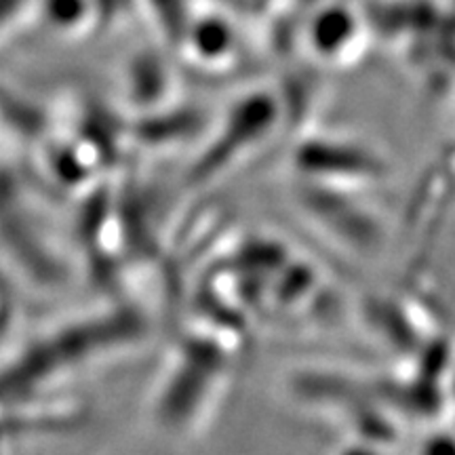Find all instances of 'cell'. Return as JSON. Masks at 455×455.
I'll use <instances>...</instances> for the list:
<instances>
[{
  "mask_svg": "<svg viewBox=\"0 0 455 455\" xmlns=\"http://www.w3.org/2000/svg\"><path fill=\"white\" fill-rule=\"evenodd\" d=\"M146 331L138 312L118 310L112 315L72 323L47 338L32 341L0 373V403L34 395L43 384L83 365L101 352L140 339Z\"/></svg>",
  "mask_w": 455,
  "mask_h": 455,
  "instance_id": "6da1fadb",
  "label": "cell"
},
{
  "mask_svg": "<svg viewBox=\"0 0 455 455\" xmlns=\"http://www.w3.org/2000/svg\"><path fill=\"white\" fill-rule=\"evenodd\" d=\"M275 123V100L268 95H251L241 100L226 114L224 124H220L218 138L209 144L207 152L198 158L192 169V180L201 181L224 173L232 163L249 155L261 140L268 138Z\"/></svg>",
  "mask_w": 455,
  "mask_h": 455,
  "instance_id": "7a4b0ae2",
  "label": "cell"
},
{
  "mask_svg": "<svg viewBox=\"0 0 455 455\" xmlns=\"http://www.w3.org/2000/svg\"><path fill=\"white\" fill-rule=\"evenodd\" d=\"M0 232L28 275L38 281H55L60 276V266L44 249L36 228H32L30 215L17 198L15 184L4 175H0Z\"/></svg>",
  "mask_w": 455,
  "mask_h": 455,
  "instance_id": "3957f363",
  "label": "cell"
},
{
  "mask_svg": "<svg viewBox=\"0 0 455 455\" xmlns=\"http://www.w3.org/2000/svg\"><path fill=\"white\" fill-rule=\"evenodd\" d=\"M213 355H203L201 346H184L175 371L164 384L158 398V418L171 428H184L188 419L196 413L198 398L204 396L207 386L215 373L212 365Z\"/></svg>",
  "mask_w": 455,
  "mask_h": 455,
  "instance_id": "277c9868",
  "label": "cell"
},
{
  "mask_svg": "<svg viewBox=\"0 0 455 455\" xmlns=\"http://www.w3.org/2000/svg\"><path fill=\"white\" fill-rule=\"evenodd\" d=\"M298 167L310 175L312 180H321L327 184L338 178L346 180H373L382 173V163L367 150L346 141H315L301 146L298 155Z\"/></svg>",
  "mask_w": 455,
  "mask_h": 455,
  "instance_id": "5b68a950",
  "label": "cell"
},
{
  "mask_svg": "<svg viewBox=\"0 0 455 455\" xmlns=\"http://www.w3.org/2000/svg\"><path fill=\"white\" fill-rule=\"evenodd\" d=\"M127 91L131 104L141 110H155L169 91L167 68L155 55H141L127 68Z\"/></svg>",
  "mask_w": 455,
  "mask_h": 455,
  "instance_id": "8992f818",
  "label": "cell"
},
{
  "mask_svg": "<svg viewBox=\"0 0 455 455\" xmlns=\"http://www.w3.org/2000/svg\"><path fill=\"white\" fill-rule=\"evenodd\" d=\"M195 127V114L190 112H175L169 114L156 112L152 116H146L138 121L133 127V138H138L141 144L161 146L171 144V141L184 140Z\"/></svg>",
  "mask_w": 455,
  "mask_h": 455,
  "instance_id": "52a82bcc",
  "label": "cell"
},
{
  "mask_svg": "<svg viewBox=\"0 0 455 455\" xmlns=\"http://www.w3.org/2000/svg\"><path fill=\"white\" fill-rule=\"evenodd\" d=\"M11 323V304L7 299V293L0 289V335L4 333V329L9 327Z\"/></svg>",
  "mask_w": 455,
  "mask_h": 455,
  "instance_id": "ba28073f",
  "label": "cell"
}]
</instances>
